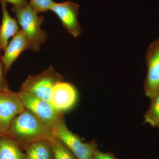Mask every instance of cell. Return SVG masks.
Returning a JSON list of instances; mask_svg holds the SVG:
<instances>
[{"label":"cell","mask_w":159,"mask_h":159,"mask_svg":"<svg viewBox=\"0 0 159 159\" xmlns=\"http://www.w3.org/2000/svg\"><path fill=\"white\" fill-rule=\"evenodd\" d=\"M6 134L24 151L34 142L49 141L54 133L30 111L25 109L13 119Z\"/></svg>","instance_id":"6da1fadb"},{"label":"cell","mask_w":159,"mask_h":159,"mask_svg":"<svg viewBox=\"0 0 159 159\" xmlns=\"http://www.w3.org/2000/svg\"><path fill=\"white\" fill-rule=\"evenodd\" d=\"M11 10L16 13L18 23L26 34L30 50L39 51L48 37L46 31L41 29L44 17L38 15L30 3L22 8L13 6Z\"/></svg>","instance_id":"7a4b0ae2"},{"label":"cell","mask_w":159,"mask_h":159,"mask_svg":"<svg viewBox=\"0 0 159 159\" xmlns=\"http://www.w3.org/2000/svg\"><path fill=\"white\" fill-rule=\"evenodd\" d=\"M52 130L54 135L72 151L77 159H93L95 152L98 149L96 140L83 142L77 134L68 128L64 117L53 126Z\"/></svg>","instance_id":"3957f363"},{"label":"cell","mask_w":159,"mask_h":159,"mask_svg":"<svg viewBox=\"0 0 159 159\" xmlns=\"http://www.w3.org/2000/svg\"><path fill=\"white\" fill-rule=\"evenodd\" d=\"M63 78L51 66L41 74L29 76L20 90L50 102L53 88L57 83L63 81Z\"/></svg>","instance_id":"277c9868"},{"label":"cell","mask_w":159,"mask_h":159,"mask_svg":"<svg viewBox=\"0 0 159 159\" xmlns=\"http://www.w3.org/2000/svg\"><path fill=\"white\" fill-rule=\"evenodd\" d=\"M17 93L25 109L30 111L51 129L64 117L63 113L54 108L48 101L21 90Z\"/></svg>","instance_id":"5b68a950"},{"label":"cell","mask_w":159,"mask_h":159,"mask_svg":"<svg viewBox=\"0 0 159 159\" xmlns=\"http://www.w3.org/2000/svg\"><path fill=\"white\" fill-rule=\"evenodd\" d=\"M145 60L147 72L144 91L146 96L152 100L159 93V37L148 46Z\"/></svg>","instance_id":"8992f818"},{"label":"cell","mask_w":159,"mask_h":159,"mask_svg":"<svg viewBox=\"0 0 159 159\" xmlns=\"http://www.w3.org/2000/svg\"><path fill=\"white\" fill-rule=\"evenodd\" d=\"M25 109L17 92L0 91V133H7L13 119Z\"/></svg>","instance_id":"52a82bcc"},{"label":"cell","mask_w":159,"mask_h":159,"mask_svg":"<svg viewBox=\"0 0 159 159\" xmlns=\"http://www.w3.org/2000/svg\"><path fill=\"white\" fill-rule=\"evenodd\" d=\"M79 9V5L76 3L67 1L62 3L54 2L50 10L58 16L64 28L75 38L82 33L77 18Z\"/></svg>","instance_id":"ba28073f"},{"label":"cell","mask_w":159,"mask_h":159,"mask_svg":"<svg viewBox=\"0 0 159 159\" xmlns=\"http://www.w3.org/2000/svg\"><path fill=\"white\" fill-rule=\"evenodd\" d=\"M77 99V92L75 87L62 81L57 83L53 88L50 102L57 110L64 113L72 108Z\"/></svg>","instance_id":"9c48e42d"},{"label":"cell","mask_w":159,"mask_h":159,"mask_svg":"<svg viewBox=\"0 0 159 159\" xmlns=\"http://www.w3.org/2000/svg\"><path fill=\"white\" fill-rule=\"evenodd\" d=\"M30 49V45L26 34L22 29L13 37L8 44L4 54L2 61L6 73L10 70L13 63L23 51Z\"/></svg>","instance_id":"30bf717a"},{"label":"cell","mask_w":159,"mask_h":159,"mask_svg":"<svg viewBox=\"0 0 159 159\" xmlns=\"http://www.w3.org/2000/svg\"><path fill=\"white\" fill-rule=\"evenodd\" d=\"M2 10V20L0 26V50L5 51L9 39L14 37L19 31V27L16 20L9 15L7 9V3L0 1Z\"/></svg>","instance_id":"8fae6325"},{"label":"cell","mask_w":159,"mask_h":159,"mask_svg":"<svg viewBox=\"0 0 159 159\" xmlns=\"http://www.w3.org/2000/svg\"><path fill=\"white\" fill-rule=\"evenodd\" d=\"M24 151L28 159H54L53 148L48 140L32 143Z\"/></svg>","instance_id":"7c38bea8"},{"label":"cell","mask_w":159,"mask_h":159,"mask_svg":"<svg viewBox=\"0 0 159 159\" xmlns=\"http://www.w3.org/2000/svg\"><path fill=\"white\" fill-rule=\"evenodd\" d=\"M23 151L6 134L0 136V159H28Z\"/></svg>","instance_id":"4fadbf2b"},{"label":"cell","mask_w":159,"mask_h":159,"mask_svg":"<svg viewBox=\"0 0 159 159\" xmlns=\"http://www.w3.org/2000/svg\"><path fill=\"white\" fill-rule=\"evenodd\" d=\"M144 123L159 129V93L152 99L148 109L144 115Z\"/></svg>","instance_id":"5bb4252c"},{"label":"cell","mask_w":159,"mask_h":159,"mask_svg":"<svg viewBox=\"0 0 159 159\" xmlns=\"http://www.w3.org/2000/svg\"><path fill=\"white\" fill-rule=\"evenodd\" d=\"M49 141L53 148L54 159H77L72 151L54 134Z\"/></svg>","instance_id":"9a60e30c"},{"label":"cell","mask_w":159,"mask_h":159,"mask_svg":"<svg viewBox=\"0 0 159 159\" xmlns=\"http://www.w3.org/2000/svg\"><path fill=\"white\" fill-rule=\"evenodd\" d=\"M54 2L53 0H30V4L39 14L51 10Z\"/></svg>","instance_id":"2e32d148"},{"label":"cell","mask_w":159,"mask_h":159,"mask_svg":"<svg viewBox=\"0 0 159 159\" xmlns=\"http://www.w3.org/2000/svg\"><path fill=\"white\" fill-rule=\"evenodd\" d=\"M2 51V50H0V91L6 90L9 89L5 78V75L6 73L3 62Z\"/></svg>","instance_id":"e0dca14e"},{"label":"cell","mask_w":159,"mask_h":159,"mask_svg":"<svg viewBox=\"0 0 159 159\" xmlns=\"http://www.w3.org/2000/svg\"><path fill=\"white\" fill-rule=\"evenodd\" d=\"M93 159H119L117 158L112 152H103L99 150H97L94 154Z\"/></svg>","instance_id":"ac0fdd59"},{"label":"cell","mask_w":159,"mask_h":159,"mask_svg":"<svg viewBox=\"0 0 159 159\" xmlns=\"http://www.w3.org/2000/svg\"><path fill=\"white\" fill-rule=\"evenodd\" d=\"M3 1L5 2L11 3L14 5V6L20 8L25 7L29 4L27 0H0Z\"/></svg>","instance_id":"d6986e66"},{"label":"cell","mask_w":159,"mask_h":159,"mask_svg":"<svg viewBox=\"0 0 159 159\" xmlns=\"http://www.w3.org/2000/svg\"><path fill=\"white\" fill-rule=\"evenodd\" d=\"M2 134V133H0V136L1 135V134Z\"/></svg>","instance_id":"ffe728a7"}]
</instances>
